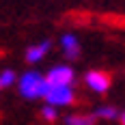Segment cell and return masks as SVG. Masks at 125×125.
<instances>
[{"mask_svg":"<svg viewBox=\"0 0 125 125\" xmlns=\"http://www.w3.org/2000/svg\"><path fill=\"white\" fill-rule=\"evenodd\" d=\"M20 93H22V97L26 99H37V97H45V93H48V82H45V75L37 73V71H28L20 78Z\"/></svg>","mask_w":125,"mask_h":125,"instance_id":"cell-1","label":"cell"},{"mask_svg":"<svg viewBox=\"0 0 125 125\" xmlns=\"http://www.w3.org/2000/svg\"><path fill=\"white\" fill-rule=\"evenodd\" d=\"M45 82L50 86H71V82H73V69L67 67V65L52 67L48 71V75H45Z\"/></svg>","mask_w":125,"mask_h":125,"instance_id":"cell-2","label":"cell"},{"mask_svg":"<svg viewBox=\"0 0 125 125\" xmlns=\"http://www.w3.org/2000/svg\"><path fill=\"white\" fill-rule=\"evenodd\" d=\"M45 101L52 108H56V106H69L73 101V91H71V86H48Z\"/></svg>","mask_w":125,"mask_h":125,"instance_id":"cell-3","label":"cell"},{"mask_svg":"<svg viewBox=\"0 0 125 125\" xmlns=\"http://www.w3.org/2000/svg\"><path fill=\"white\" fill-rule=\"evenodd\" d=\"M84 82L88 88H93L95 93H106L110 88V75L104 71H88L84 75Z\"/></svg>","mask_w":125,"mask_h":125,"instance_id":"cell-4","label":"cell"},{"mask_svg":"<svg viewBox=\"0 0 125 125\" xmlns=\"http://www.w3.org/2000/svg\"><path fill=\"white\" fill-rule=\"evenodd\" d=\"M61 48H62V52H65L67 58H75L80 54V43H78V39L73 35H65L61 39Z\"/></svg>","mask_w":125,"mask_h":125,"instance_id":"cell-5","label":"cell"},{"mask_svg":"<svg viewBox=\"0 0 125 125\" xmlns=\"http://www.w3.org/2000/svg\"><path fill=\"white\" fill-rule=\"evenodd\" d=\"M48 52H50V41H43V43H39V45H30V48L26 50V61L28 62H37V61H41Z\"/></svg>","mask_w":125,"mask_h":125,"instance_id":"cell-6","label":"cell"},{"mask_svg":"<svg viewBox=\"0 0 125 125\" xmlns=\"http://www.w3.org/2000/svg\"><path fill=\"white\" fill-rule=\"evenodd\" d=\"M95 116L93 114H69L65 119V125H93Z\"/></svg>","mask_w":125,"mask_h":125,"instance_id":"cell-7","label":"cell"},{"mask_svg":"<svg viewBox=\"0 0 125 125\" xmlns=\"http://www.w3.org/2000/svg\"><path fill=\"white\" fill-rule=\"evenodd\" d=\"M95 116H97V119H116V116H119V112L114 110L112 106H101V108H97Z\"/></svg>","mask_w":125,"mask_h":125,"instance_id":"cell-8","label":"cell"},{"mask_svg":"<svg viewBox=\"0 0 125 125\" xmlns=\"http://www.w3.org/2000/svg\"><path fill=\"white\" fill-rule=\"evenodd\" d=\"M13 82H15V73L11 69H7V71L0 73V86H11Z\"/></svg>","mask_w":125,"mask_h":125,"instance_id":"cell-9","label":"cell"},{"mask_svg":"<svg viewBox=\"0 0 125 125\" xmlns=\"http://www.w3.org/2000/svg\"><path fill=\"white\" fill-rule=\"evenodd\" d=\"M41 114H43V119H45V121H56V119H58V112H56L52 106H45V108L41 110Z\"/></svg>","mask_w":125,"mask_h":125,"instance_id":"cell-10","label":"cell"},{"mask_svg":"<svg viewBox=\"0 0 125 125\" xmlns=\"http://www.w3.org/2000/svg\"><path fill=\"white\" fill-rule=\"evenodd\" d=\"M121 123H123V125H125V112H123V114H121Z\"/></svg>","mask_w":125,"mask_h":125,"instance_id":"cell-11","label":"cell"}]
</instances>
